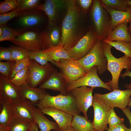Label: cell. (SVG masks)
<instances>
[{
  "label": "cell",
  "instance_id": "30",
  "mask_svg": "<svg viewBox=\"0 0 131 131\" xmlns=\"http://www.w3.org/2000/svg\"><path fill=\"white\" fill-rule=\"evenodd\" d=\"M16 9L19 11L39 9L42 3L40 0H16Z\"/></svg>",
  "mask_w": 131,
  "mask_h": 131
},
{
  "label": "cell",
  "instance_id": "19",
  "mask_svg": "<svg viewBox=\"0 0 131 131\" xmlns=\"http://www.w3.org/2000/svg\"><path fill=\"white\" fill-rule=\"evenodd\" d=\"M40 109L44 114L50 116L56 121L59 131L66 130L71 126L73 116L71 115L52 107H45Z\"/></svg>",
  "mask_w": 131,
  "mask_h": 131
},
{
  "label": "cell",
  "instance_id": "47",
  "mask_svg": "<svg viewBox=\"0 0 131 131\" xmlns=\"http://www.w3.org/2000/svg\"><path fill=\"white\" fill-rule=\"evenodd\" d=\"M0 131H9L8 127L0 125Z\"/></svg>",
  "mask_w": 131,
  "mask_h": 131
},
{
  "label": "cell",
  "instance_id": "28",
  "mask_svg": "<svg viewBox=\"0 0 131 131\" xmlns=\"http://www.w3.org/2000/svg\"><path fill=\"white\" fill-rule=\"evenodd\" d=\"M29 56L30 60H34L41 65H47L49 62L52 65L59 67L57 63L52 59L47 54L44 52L42 50L36 51H29Z\"/></svg>",
  "mask_w": 131,
  "mask_h": 131
},
{
  "label": "cell",
  "instance_id": "1",
  "mask_svg": "<svg viewBox=\"0 0 131 131\" xmlns=\"http://www.w3.org/2000/svg\"><path fill=\"white\" fill-rule=\"evenodd\" d=\"M66 14L62 21L58 45L68 50L74 47L90 30L87 19L75 0H67Z\"/></svg>",
  "mask_w": 131,
  "mask_h": 131
},
{
  "label": "cell",
  "instance_id": "34",
  "mask_svg": "<svg viewBox=\"0 0 131 131\" xmlns=\"http://www.w3.org/2000/svg\"><path fill=\"white\" fill-rule=\"evenodd\" d=\"M30 123L16 116L8 126L9 131H27Z\"/></svg>",
  "mask_w": 131,
  "mask_h": 131
},
{
  "label": "cell",
  "instance_id": "13",
  "mask_svg": "<svg viewBox=\"0 0 131 131\" xmlns=\"http://www.w3.org/2000/svg\"><path fill=\"white\" fill-rule=\"evenodd\" d=\"M94 117L92 122L95 131L107 130L108 120L111 108L93 96Z\"/></svg>",
  "mask_w": 131,
  "mask_h": 131
},
{
  "label": "cell",
  "instance_id": "54",
  "mask_svg": "<svg viewBox=\"0 0 131 131\" xmlns=\"http://www.w3.org/2000/svg\"></svg>",
  "mask_w": 131,
  "mask_h": 131
},
{
  "label": "cell",
  "instance_id": "21",
  "mask_svg": "<svg viewBox=\"0 0 131 131\" xmlns=\"http://www.w3.org/2000/svg\"><path fill=\"white\" fill-rule=\"evenodd\" d=\"M16 116L30 123H35L34 120V105L30 102L21 100L13 104Z\"/></svg>",
  "mask_w": 131,
  "mask_h": 131
},
{
  "label": "cell",
  "instance_id": "14",
  "mask_svg": "<svg viewBox=\"0 0 131 131\" xmlns=\"http://www.w3.org/2000/svg\"><path fill=\"white\" fill-rule=\"evenodd\" d=\"M95 88L82 86L74 88L69 92L75 98L77 106L80 112L89 121L87 112L89 107L92 106L93 97L92 93Z\"/></svg>",
  "mask_w": 131,
  "mask_h": 131
},
{
  "label": "cell",
  "instance_id": "38",
  "mask_svg": "<svg viewBox=\"0 0 131 131\" xmlns=\"http://www.w3.org/2000/svg\"><path fill=\"white\" fill-rule=\"evenodd\" d=\"M30 63L29 58L20 60L15 63L12 68L9 79L13 78L17 72L29 66Z\"/></svg>",
  "mask_w": 131,
  "mask_h": 131
},
{
  "label": "cell",
  "instance_id": "18",
  "mask_svg": "<svg viewBox=\"0 0 131 131\" xmlns=\"http://www.w3.org/2000/svg\"><path fill=\"white\" fill-rule=\"evenodd\" d=\"M67 84L61 72L54 68L48 78L39 87L58 91L60 93L66 95L68 94L66 91Z\"/></svg>",
  "mask_w": 131,
  "mask_h": 131
},
{
  "label": "cell",
  "instance_id": "41",
  "mask_svg": "<svg viewBox=\"0 0 131 131\" xmlns=\"http://www.w3.org/2000/svg\"><path fill=\"white\" fill-rule=\"evenodd\" d=\"M76 2L80 8L82 12L87 15L92 5L93 0H77Z\"/></svg>",
  "mask_w": 131,
  "mask_h": 131
},
{
  "label": "cell",
  "instance_id": "26",
  "mask_svg": "<svg viewBox=\"0 0 131 131\" xmlns=\"http://www.w3.org/2000/svg\"><path fill=\"white\" fill-rule=\"evenodd\" d=\"M42 50L57 62L61 59H72L68 50L59 45Z\"/></svg>",
  "mask_w": 131,
  "mask_h": 131
},
{
  "label": "cell",
  "instance_id": "6",
  "mask_svg": "<svg viewBox=\"0 0 131 131\" xmlns=\"http://www.w3.org/2000/svg\"><path fill=\"white\" fill-rule=\"evenodd\" d=\"M78 62L87 73L93 67L98 68V72L102 74L107 70V61L103 50L102 41L98 40L91 51Z\"/></svg>",
  "mask_w": 131,
  "mask_h": 131
},
{
  "label": "cell",
  "instance_id": "3",
  "mask_svg": "<svg viewBox=\"0 0 131 131\" xmlns=\"http://www.w3.org/2000/svg\"><path fill=\"white\" fill-rule=\"evenodd\" d=\"M104 53L107 61V70L111 73L112 78L106 83L113 90L119 89L118 81L120 74L124 69L126 70H131V58L124 55L122 57L117 58L112 54V46L102 41Z\"/></svg>",
  "mask_w": 131,
  "mask_h": 131
},
{
  "label": "cell",
  "instance_id": "39",
  "mask_svg": "<svg viewBox=\"0 0 131 131\" xmlns=\"http://www.w3.org/2000/svg\"><path fill=\"white\" fill-rule=\"evenodd\" d=\"M21 12L16 9L6 13L0 14V25L7 24L9 20L20 15Z\"/></svg>",
  "mask_w": 131,
  "mask_h": 131
},
{
  "label": "cell",
  "instance_id": "12",
  "mask_svg": "<svg viewBox=\"0 0 131 131\" xmlns=\"http://www.w3.org/2000/svg\"><path fill=\"white\" fill-rule=\"evenodd\" d=\"M11 42L14 45L23 47L29 51L42 50L40 32L31 30L25 31Z\"/></svg>",
  "mask_w": 131,
  "mask_h": 131
},
{
  "label": "cell",
  "instance_id": "32",
  "mask_svg": "<svg viewBox=\"0 0 131 131\" xmlns=\"http://www.w3.org/2000/svg\"><path fill=\"white\" fill-rule=\"evenodd\" d=\"M103 41L108 43L117 50L123 52L127 57L131 58V42L110 41L106 40Z\"/></svg>",
  "mask_w": 131,
  "mask_h": 131
},
{
  "label": "cell",
  "instance_id": "20",
  "mask_svg": "<svg viewBox=\"0 0 131 131\" xmlns=\"http://www.w3.org/2000/svg\"><path fill=\"white\" fill-rule=\"evenodd\" d=\"M21 100L29 101L34 105L37 104L48 93L45 89L39 87L33 88L26 82L18 87Z\"/></svg>",
  "mask_w": 131,
  "mask_h": 131
},
{
  "label": "cell",
  "instance_id": "27",
  "mask_svg": "<svg viewBox=\"0 0 131 131\" xmlns=\"http://www.w3.org/2000/svg\"><path fill=\"white\" fill-rule=\"evenodd\" d=\"M71 127L75 131H94L92 122L79 115L73 116Z\"/></svg>",
  "mask_w": 131,
  "mask_h": 131
},
{
  "label": "cell",
  "instance_id": "50",
  "mask_svg": "<svg viewBox=\"0 0 131 131\" xmlns=\"http://www.w3.org/2000/svg\"><path fill=\"white\" fill-rule=\"evenodd\" d=\"M3 33V30L1 26H0V37H1Z\"/></svg>",
  "mask_w": 131,
  "mask_h": 131
},
{
  "label": "cell",
  "instance_id": "7",
  "mask_svg": "<svg viewBox=\"0 0 131 131\" xmlns=\"http://www.w3.org/2000/svg\"><path fill=\"white\" fill-rule=\"evenodd\" d=\"M131 96V90L127 88L125 90H114L104 94L96 93L93 96L111 108L117 107L123 111L128 106Z\"/></svg>",
  "mask_w": 131,
  "mask_h": 131
},
{
  "label": "cell",
  "instance_id": "5",
  "mask_svg": "<svg viewBox=\"0 0 131 131\" xmlns=\"http://www.w3.org/2000/svg\"><path fill=\"white\" fill-rule=\"evenodd\" d=\"M21 12L20 15L16 17V30L22 31L29 30L42 31V27L48 17L43 11L38 9Z\"/></svg>",
  "mask_w": 131,
  "mask_h": 131
},
{
  "label": "cell",
  "instance_id": "25",
  "mask_svg": "<svg viewBox=\"0 0 131 131\" xmlns=\"http://www.w3.org/2000/svg\"><path fill=\"white\" fill-rule=\"evenodd\" d=\"M128 24L123 23L116 25L106 40L110 41L131 42V37L128 31Z\"/></svg>",
  "mask_w": 131,
  "mask_h": 131
},
{
  "label": "cell",
  "instance_id": "44",
  "mask_svg": "<svg viewBox=\"0 0 131 131\" xmlns=\"http://www.w3.org/2000/svg\"><path fill=\"white\" fill-rule=\"evenodd\" d=\"M123 111L129 121L131 126L130 129L131 130V112L129 107H126L125 109L123 110Z\"/></svg>",
  "mask_w": 131,
  "mask_h": 131
},
{
  "label": "cell",
  "instance_id": "55",
  "mask_svg": "<svg viewBox=\"0 0 131 131\" xmlns=\"http://www.w3.org/2000/svg\"><path fill=\"white\" fill-rule=\"evenodd\" d=\"M30 131L29 130H28V131Z\"/></svg>",
  "mask_w": 131,
  "mask_h": 131
},
{
  "label": "cell",
  "instance_id": "53",
  "mask_svg": "<svg viewBox=\"0 0 131 131\" xmlns=\"http://www.w3.org/2000/svg\"><path fill=\"white\" fill-rule=\"evenodd\" d=\"M126 87L127 88L130 89L131 90V87L129 86L128 85H126Z\"/></svg>",
  "mask_w": 131,
  "mask_h": 131
},
{
  "label": "cell",
  "instance_id": "33",
  "mask_svg": "<svg viewBox=\"0 0 131 131\" xmlns=\"http://www.w3.org/2000/svg\"><path fill=\"white\" fill-rule=\"evenodd\" d=\"M9 47L11 51L12 57L15 62L29 58V51L26 49L21 47L11 45Z\"/></svg>",
  "mask_w": 131,
  "mask_h": 131
},
{
  "label": "cell",
  "instance_id": "42",
  "mask_svg": "<svg viewBox=\"0 0 131 131\" xmlns=\"http://www.w3.org/2000/svg\"><path fill=\"white\" fill-rule=\"evenodd\" d=\"M3 60L13 61L12 57L11 50L9 47H0V61Z\"/></svg>",
  "mask_w": 131,
  "mask_h": 131
},
{
  "label": "cell",
  "instance_id": "40",
  "mask_svg": "<svg viewBox=\"0 0 131 131\" xmlns=\"http://www.w3.org/2000/svg\"><path fill=\"white\" fill-rule=\"evenodd\" d=\"M111 108L108 120V124L109 127L116 125L124 123V120L118 117L116 114L114 109Z\"/></svg>",
  "mask_w": 131,
  "mask_h": 131
},
{
  "label": "cell",
  "instance_id": "46",
  "mask_svg": "<svg viewBox=\"0 0 131 131\" xmlns=\"http://www.w3.org/2000/svg\"><path fill=\"white\" fill-rule=\"evenodd\" d=\"M129 76L131 78V71H126L123 73L120 74V76L124 78L126 76ZM128 85L131 87V82Z\"/></svg>",
  "mask_w": 131,
  "mask_h": 131
},
{
  "label": "cell",
  "instance_id": "10",
  "mask_svg": "<svg viewBox=\"0 0 131 131\" xmlns=\"http://www.w3.org/2000/svg\"><path fill=\"white\" fill-rule=\"evenodd\" d=\"M57 63L67 84L83 76L87 73L77 60L61 59Z\"/></svg>",
  "mask_w": 131,
  "mask_h": 131
},
{
  "label": "cell",
  "instance_id": "52",
  "mask_svg": "<svg viewBox=\"0 0 131 131\" xmlns=\"http://www.w3.org/2000/svg\"><path fill=\"white\" fill-rule=\"evenodd\" d=\"M128 3L131 6V0H127Z\"/></svg>",
  "mask_w": 131,
  "mask_h": 131
},
{
  "label": "cell",
  "instance_id": "17",
  "mask_svg": "<svg viewBox=\"0 0 131 131\" xmlns=\"http://www.w3.org/2000/svg\"><path fill=\"white\" fill-rule=\"evenodd\" d=\"M67 0H46L39 7L47 16L49 22L56 24L62 11L67 8Z\"/></svg>",
  "mask_w": 131,
  "mask_h": 131
},
{
  "label": "cell",
  "instance_id": "48",
  "mask_svg": "<svg viewBox=\"0 0 131 131\" xmlns=\"http://www.w3.org/2000/svg\"><path fill=\"white\" fill-rule=\"evenodd\" d=\"M128 31L129 35L131 37V22L129 24L128 27Z\"/></svg>",
  "mask_w": 131,
  "mask_h": 131
},
{
  "label": "cell",
  "instance_id": "35",
  "mask_svg": "<svg viewBox=\"0 0 131 131\" xmlns=\"http://www.w3.org/2000/svg\"><path fill=\"white\" fill-rule=\"evenodd\" d=\"M29 66L17 73L10 79L15 85L19 87L26 82L29 74Z\"/></svg>",
  "mask_w": 131,
  "mask_h": 131
},
{
  "label": "cell",
  "instance_id": "43",
  "mask_svg": "<svg viewBox=\"0 0 131 131\" xmlns=\"http://www.w3.org/2000/svg\"><path fill=\"white\" fill-rule=\"evenodd\" d=\"M107 131H131V130L126 127L123 123H122L109 127Z\"/></svg>",
  "mask_w": 131,
  "mask_h": 131
},
{
  "label": "cell",
  "instance_id": "9",
  "mask_svg": "<svg viewBox=\"0 0 131 131\" xmlns=\"http://www.w3.org/2000/svg\"><path fill=\"white\" fill-rule=\"evenodd\" d=\"M30 61L29 76L26 83L31 87L35 88L48 78L54 67L51 63L42 66L34 60Z\"/></svg>",
  "mask_w": 131,
  "mask_h": 131
},
{
  "label": "cell",
  "instance_id": "15",
  "mask_svg": "<svg viewBox=\"0 0 131 131\" xmlns=\"http://www.w3.org/2000/svg\"><path fill=\"white\" fill-rule=\"evenodd\" d=\"M0 100L13 104L21 101L18 87L10 79L0 75Z\"/></svg>",
  "mask_w": 131,
  "mask_h": 131
},
{
  "label": "cell",
  "instance_id": "23",
  "mask_svg": "<svg viewBox=\"0 0 131 131\" xmlns=\"http://www.w3.org/2000/svg\"><path fill=\"white\" fill-rule=\"evenodd\" d=\"M101 3L102 6L108 11L111 16V31L119 24L123 23L129 24L131 22V6L127 11H119L108 8Z\"/></svg>",
  "mask_w": 131,
  "mask_h": 131
},
{
  "label": "cell",
  "instance_id": "45",
  "mask_svg": "<svg viewBox=\"0 0 131 131\" xmlns=\"http://www.w3.org/2000/svg\"><path fill=\"white\" fill-rule=\"evenodd\" d=\"M29 130L30 131H39L38 127L35 123H30Z\"/></svg>",
  "mask_w": 131,
  "mask_h": 131
},
{
  "label": "cell",
  "instance_id": "36",
  "mask_svg": "<svg viewBox=\"0 0 131 131\" xmlns=\"http://www.w3.org/2000/svg\"><path fill=\"white\" fill-rule=\"evenodd\" d=\"M15 62L14 61H0V74L9 79Z\"/></svg>",
  "mask_w": 131,
  "mask_h": 131
},
{
  "label": "cell",
  "instance_id": "24",
  "mask_svg": "<svg viewBox=\"0 0 131 131\" xmlns=\"http://www.w3.org/2000/svg\"><path fill=\"white\" fill-rule=\"evenodd\" d=\"M16 116L13 104L0 100V125L8 127Z\"/></svg>",
  "mask_w": 131,
  "mask_h": 131
},
{
  "label": "cell",
  "instance_id": "22",
  "mask_svg": "<svg viewBox=\"0 0 131 131\" xmlns=\"http://www.w3.org/2000/svg\"><path fill=\"white\" fill-rule=\"evenodd\" d=\"M34 123L37 124L40 131H51L54 130L59 131L57 123L48 119L41 109L35 107L34 114Z\"/></svg>",
  "mask_w": 131,
  "mask_h": 131
},
{
  "label": "cell",
  "instance_id": "4",
  "mask_svg": "<svg viewBox=\"0 0 131 131\" xmlns=\"http://www.w3.org/2000/svg\"><path fill=\"white\" fill-rule=\"evenodd\" d=\"M34 106L39 109L46 107H54L73 116L79 115L81 112L77 106L75 98L70 92L66 95L60 93L56 96H51L48 93Z\"/></svg>",
  "mask_w": 131,
  "mask_h": 131
},
{
  "label": "cell",
  "instance_id": "31",
  "mask_svg": "<svg viewBox=\"0 0 131 131\" xmlns=\"http://www.w3.org/2000/svg\"><path fill=\"white\" fill-rule=\"evenodd\" d=\"M0 26L2 27L3 30V34L0 37V42L5 41L11 42L23 32L9 26L7 24Z\"/></svg>",
  "mask_w": 131,
  "mask_h": 131
},
{
  "label": "cell",
  "instance_id": "37",
  "mask_svg": "<svg viewBox=\"0 0 131 131\" xmlns=\"http://www.w3.org/2000/svg\"><path fill=\"white\" fill-rule=\"evenodd\" d=\"M16 0H5L0 3V14L12 11L17 8Z\"/></svg>",
  "mask_w": 131,
  "mask_h": 131
},
{
  "label": "cell",
  "instance_id": "11",
  "mask_svg": "<svg viewBox=\"0 0 131 131\" xmlns=\"http://www.w3.org/2000/svg\"><path fill=\"white\" fill-rule=\"evenodd\" d=\"M98 40L90 29L74 47L68 50L70 57L77 61L83 58L91 51Z\"/></svg>",
  "mask_w": 131,
  "mask_h": 131
},
{
  "label": "cell",
  "instance_id": "49",
  "mask_svg": "<svg viewBox=\"0 0 131 131\" xmlns=\"http://www.w3.org/2000/svg\"><path fill=\"white\" fill-rule=\"evenodd\" d=\"M61 131H75L73 128L71 126L70 128Z\"/></svg>",
  "mask_w": 131,
  "mask_h": 131
},
{
  "label": "cell",
  "instance_id": "51",
  "mask_svg": "<svg viewBox=\"0 0 131 131\" xmlns=\"http://www.w3.org/2000/svg\"><path fill=\"white\" fill-rule=\"evenodd\" d=\"M128 106L131 107V97L130 98Z\"/></svg>",
  "mask_w": 131,
  "mask_h": 131
},
{
  "label": "cell",
  "instance_id": "16",
  "mask_svg": "<svg viewBox=\"0 0 131 131\" xmlns=\"http://www.w3.org/2000/svg\"><path fill=\"white\" fill-rule=\"evenodd\" d=\"M41 32L42 50L58 45L60 42L61 31L56 24L49 22Z\"/></svg>",
  "mask_w": 131,
  "mask_h": 131
},
{
  "label": "cell",
  "instance_id": "8",
  "mask_svg": "<svg viewBox=\"0 0 131 131\" xmlns=\"http://www.w3.org/2000/svg\"><path fill=\"white\" fill-rule=\"evenodd\" d=\"M97 72V67L94 66L84 76L68 83L66 89L67 92L69 93L75 88L84 86L94 88L101 87L112 91V88L99 77Z\"/></svg>",
  "mask_w": 131,
  "mask_h": 131
},
{
  "label": "cell",
  "instance_id": "2",
  "mask_svg": "<svg viewBox=\"0 0 131 131\" xmlns=\"http://www.w3.org/2000/svg\"><path fill=\"white\" fill-rule=\"evenodd\" d=\"M88 14L90 29L98 40H106L111 32V18L109 13L102 6L100 0H93Z\"/></svg>",
  "mask_w": 131,
  "mask_h": 131
},
{
  "label": "cell",
  "instance_id": "29",
  "mask_svg": "<svg viewBox=\"0 0 131 131\" xmlns=\"http://www.w3.org/2000/svg\"><path fill=\"white\" fill-rule=\"evenodd\" d=\"M100 1L107 8L117 11H127L131 6L128 3L127 0H101Z\"/></svg>",
  "mask_w": 131,
  "mask_h": 131
}]
</instances>
